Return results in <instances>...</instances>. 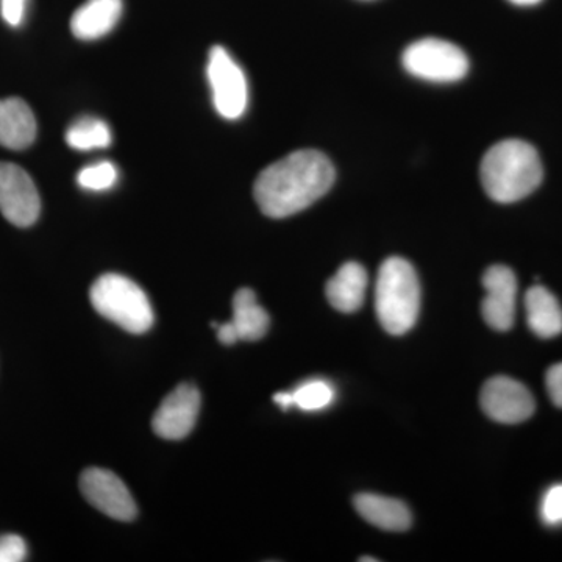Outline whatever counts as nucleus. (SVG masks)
I'll return each mask as SVG.
<instances>
[{
    "label": "nucleus",
    "mask_w": 562,
    "mask_h": 562,
    "mask_svg": "<svg viewBox=\"0 0 562 562\" xmlns=\"http://www.w3.org/2000/svg\"><path fill=\"white\" fill-rule=\"evenodd\" d=\"M0 213L16 227L38 221L41 199L32 177L21 166L0 161Z\"/></svg>",
    "instance_id": "7"
},
{
    "label": "nucleus",
    "mask_w": 562,
    "mask_h": 562,
    "mask_svg": "<svg viewBox=\"0 0 562 562\" xmlns=\"http://www.w3.org/2000/svg\"><path fill=\"white\" fill-rule=\"evenodd\" d=\"M27 558V543L18 535L0 536V562H21Z\"/></svg>",
    "instance_id": "22"
},
{
    "label": "nucleus",
    "mask_w": 562,
    "mask_h": 562,
    "mask_svg": "<svg viewBox=\"0 0 562 562\" xmlns=\"http://www.w3.org/2000/svg\"><path fill=\"white\" fill-rule=\"evenodd\" d=\"M368 272L360 262H346L338 272L328 280L325 294L333 308L339 313L350 314L358 312L364 302L368 290Z\"/></svg>",
    "instance_id": "13"
},
{
    "label": "nucleus",
    "mask_w": 562,
    "mask_h": 562,
    "mask_svg": "<svg viewBox=\"0 0 562 562\" xmlns=\"http://www.w3.org/2000/svg\"><path fill=\"white\" fill-rule=\"evenodd\" d=\"M36 138L35 114L20 98L0 101V146L24 150Z\"/></svg>",
    "instance_id": "12"
},
{
    "label": "nucleus",
    "mask_w": 562,
    "mask_h": 562,
    "mask_svg": "<svg viewBox=\"0 0 562 562\" xmlns=\"http://www.w3.org/2000/svg\"><path fill=\"white\" fill-rule=\"evenodd\" d=\"M25 7H27V0H0L3 21L11 27H18L24 21Z\"/></svg>",
    "instance_id": "23"
},
{
    "label": "nucleus",
    "mask_w": 562,
    "mask_h": 562,
    "mask_svg": "<svg viewBox=\"0 0 562 562\" xmlns=\"http://www.w3.org/2000/svg\"><path fill=\"white\" fill-rule=\"evenodd\" d=\"M480 177L492 201L519 202L542 183L541 157L527 140H501L484 154Z\"/></svg>",
    "instance_id": "2"
},
{
    "label": "nucleus",
    "mask_w": 562,
    "mask_h": 562,
    "mask_svg": "<svg viewBox=\"0 0 562 562\" xmlns=\"http://www.w3.org/2000/svg\"><path fill=\"white\" fill-rule=\"evenodd\" d=\"M402 65L417 79L452 83L464 79L469 70V58L461 47L450 41L424 38L406 47Z\"/></svg>",
    "instance_id": "5"
},
{
    "label": "nucleus",
    "mask_w": 562,
    "mask_h": 562,
    "mask_svg": "<svg viewBox=\"0 0 562 562\" xmlns=\"http://www.w3.org/2000/svg\"><path fill=\"white\" fill-rule=\"evenodd\" d=\"M80 490L95 509L111 519L128 522L138 514L131 491L120 476L105 469L91 468L81 473Z\"/></svg>",
    "instance_id": "9"
},
{
    "label": "nucleus",
    "mask_w": 562,
    "mask_h": 562,
    "mask_svg": "<svg viewBox=\"0 0 562 562\" xmlns=\"http://www.w3.org/2000/svg\"><path fill=\"white\" fill-rule=\"evenodd\" d=\"M292 397H294V406L303 412H319L328 408L335 401V390L324 380H310L292 391Z\"/></svg>",
    "instance_id": "19"
},
{
    "label": "nucleus",
    "mask_w": 562,
    "mask_h": 562,
    "mask_svg": "<svg viewBox=\"0 0 562 562\" xmlns=\"http://www.w3.org/2000/svg\"><path fill=\"white\" fill-rule=\"evenodd\" d=\"M486 291L482 303L484 322L497 331L512 330L516 319L517 279L508 266H491L483 276Z\"/></svg>",
    "instance_id": "11"
},
{
    "label": "nucleus",
    "mask_w": 562,
    "mask_h": 562,
    "mask_svg": "<svg viewBox=\"0 0 562 562\" xmlns=\"http://www.w3.org/2000/svg\"><path fill=\"white\" fill-rule=\"evenodd\" d=\"M66 143L70 149L79 151L106 149L111 144L109 124L98 117H81L66 132Z\"/></svg>",
    "instance_id": "18"
},
{
    "label": "nucleus",
    "mask_w": 562,
    "mask_h": 562,
    "mask_svg": "<svg viewBox=\"0 0 562 562\" xmlns=\"http://www.w3.org/2000/svg\"><path fill=\"white\" fill-rule=\"evenodd\" d=\"M509 2L514 3V5L531 7L538 5V3L542 2V0H509Z\"/></svg>",
    "instance_id": "27"
},
{
    "label": "nucleus",
    "mask_w": 562,
    "mask_h": 562,
    "mask_svg": "<svg viewBox=\"0 0 562 562\" xmlns=\"http://www.w3.org/2000/svg\"><path fill=\"white\" fill-rule=\"evenodd\" d=\"M360 561H372V562H376L379 560H376V558H364L362 557Z\"/></svg>",
    "instance_id": "28"
},
{
    "label": "nucleus",
    "mask_w": 562,
    "mask_h": 562,
    "mask_svg": "<svg viewBox=\"0 0 562 562\" xmlns=\"http://www.w3.org/2000/svg\"><path fill=\"white\" fill-rule=\"evenodd\" d=\"M206 76L217 113L224 120H239L246 113L249 102V87L241 66L233 60L227 49L214 46L210 52Z\"/></svg>",
    "instance_id": "6"
},
{
    "label": "nucleus",
    "mask_w": 562,
    "mask_h": 562,
    "mask_svg": "<svg viewBox=\"0 0 562 562\" xmlns=\"http://www.w3.org/2000/svg\"><path fill=\"white\" fill-rule=\"evenodd\" d=\"M214 327L217 328V338L225 346H233L239 341L238 333H236L235 327H233L232 321L227 322V324L217 325L214 324Z\"/></svg>",
    "instance_id": "25"
},
{
    "label": "nucleus",
    "mask_w": 562,
    "mask_h": 562,
    "mask_svg": "<svg viewBox=\"0 0 562 562\" xmlns=\"http://www.w3.org/2000/svg\"><path fill=\"white\" fill-rule=\"evenodd\" d=\"M273 402H276L281 409H290L291 406H294L292 392H277V394L273 395Z\"/></svg>",
    "instance_id": "26"
},
{
    "label": "nucleus",
    "mask_w": 562,
    "mask_h": 562,
    "mask_svg": "<svg viewBox=\"0 0 562 562\" xmlns=\"http://www.w3.org/2000/svg\"><path fill=\"white\" fill-rule=\"evenodd\" d=\"M232 324L238 333L239 341H260L269 330L271 317L249 288H243L233 297Z\"/></svg>",
    "instance_id": "17"
},
{
    "label": "nucleus",
    "mask_w": 562,
    "mask_h": 562,
    "mask_svg": "<svg viewBox=\"0 0 562 562\" xmlns=\"http://www.w3.org/2000/svg\"><path fill=\"white\" fill-rule=\"evenodd\" d=\"M375 312L390 335H405L416 325L420 313V281L416 269L405 258H387L380 268Z\"/></svg>",
    "instance_id": "3"
},
{
    "label": "nucleus",
    "mask_w": 562,
    "mask_h": 562,
    "mask_svg": "<svg viewBox=\"0 0 562 562\" xmlns=\"http://www.w3.org/2000/svg\"><path fill=\"white\" fill-rule=\"evenodd\" d=\"M546 384L554 405L562 408V362H558L547 371Z\"/></svg>",
    "instance_id": "24"
},
{
    "label": "nucleus",
    "mask_w": 562,
    "mask_h": 562,
    "mask_svg": "<svg viewBox=\"0 0 562 562\" xmlns=\"http://www.w3.org/2000/svg\"><path fill=\"white\" fill-rule=\"evenodd\" d=\"M120 180V172L111 161H99L94 165L85 166L77 173V183L87 191H109Z\"/></svg>",
    "instance_id": "20"
},
{
    "label": "nucleus",
    "mask_w": 562,
    "mask_h": 562,
    "mask_svg": "<svg viewBox=\"0 0 562 562\" xmlns=\"http://www.w3.org/2000/svg\"><path fill=\"white\" fill-rule=\"evenodd\" d=\"M541 517L547 525H562V484L550 487L543 495L541 505Z\"/></svg>",
    "instance_id": "21"
},
{
    "label": "nucleus",
    "mask_w": 562,
    "mask_h": 562,
    "mask_svg": "<svg viewBox=\"0 0 562 562\" xmlns=\"http://www.w3.org/2000/svg\"><path fill=\"white\" fill-rule=\"evenodd\" d=\"M528 327L542 339H552L562 333V308L552 292L541 284L528 290L525 295Z\"/></svg>",
    "instance_id": "16"
},
{
    "label": "nucleus",
    "mask_w": 562,
    "mask_h": 562,
    "mask_svg": "<svg viewBox=\"0 0 562 562\" xmlns=\"http://www.w3.org/2000/svg\"><path fill=\"white\" fill-rule=\"evenodd\" d=\"M355 509L366 520L384 531H406L412 527L413 516L408 506L397 498L379 494H358L353 501Z\"/></svg>",
    "instance_id": "15"
},
{
    "label": "nucleus",
    "mask_w": 562,
    "mask_h": 562,
    "mask_svg": "<svg viewBox=\"0 0 562 562\" xmlns=\"http://www.w3.org/2000/svg\"><path fill=\"white\" fill-rule=\"evenodd\" d=\"M201 413V392L194 384L183 383L176 387L155 413L151 427L166 441L187 438Z\"/></svg>",
    "instance_id": "10"
},
{
    "label": "nucleus",
    "mask_w": 562,
    "mask_h": 562,
    "mask_svg": "<svg viewBox=\"0 0 562 562\" xmlns=\"http://www.w3.org/2000/svg\"><path fill=\"white\" fill-rule=\"evenodd\" d=\"M122 0H87L70 18V32L81 41L109 35L121 20Z\"/></svg>",
    "instance_id": "14"
},
{
    "label": "nucleus",
    "mask_w": 562,
    "mask_h": 562,
    "mask_svg": "<svg viewBox=\"0 0 562 562\" xmlns=\"http://www.w3.org/2000/svg\"><path fill=\"white\" fill-rule=\"evenodd\" d=\"M483 412L501 424H522L535 414V397L525 384L509 376H494L484 383L480 395Z\"/></svg>",
    "instance_id": "8"
},
{
    "label": "nucleus",
    "mask_w": 562,
    "mask_h": 562,
    "mask_svg": "<svg viewBox=\"0 0 562 562\" xmlns=\"http://www.w3.org/2000/svg\"><path fill=\"white\" fill-rule=\"evenodd\" d=\"M335 179V166L327 155L312 149L292 151L258 176L255 201L266 216L283 220L319 201Z\"/></svg>",
    "instance_id": "1"
},
{
    "label": "nucleus",
    "mask_w": 562,
    "mask_h": 562,
    "mask_svg": "<svg viewBox=\"0 0 562 562\" xmlns=\"http://www.w3.org/2000/svg\"><path fill=\"white\" fill-rule=\"evenodd\" d=\"M90 299L95 312L125 331H149L154 312L146 292L138 284L120 273H105L92 284Z\"/></svg>",
    "instance_id": "4"
}]
</instances>
